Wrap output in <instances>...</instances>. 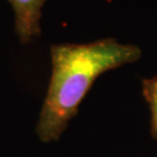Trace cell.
<instances>
[{
  "label": "cell",
  "mask_w": 157,
  "mask_h": 157,
  "mask_svg": "<svg viewBox=\"0 0 157 157\" xmlns=\"http://www.w3.org/2000/svg\"><path fill=\"white\" fill-rule=\"evenodd\" d=\"M50 55V82L36 124V134L44 143L61 139L99 76L139 61L142 51L107 37L84 44H52Z\"/></svg>",
  "instance_id": "6da1fadb"
},
{
  "label": "cell",
  "mask_w": 157,
  "mask_h": 157,
  "mask_svg": "<svg viewBox=\"0 0 157 157\" xmlns=\"http://www.w3.org/2000/svg\"><path fill=\"white\" fill-rule=\"evenodd\" d=\"M15 15V32L20 42L27 44L41 36L42 7L48 0H8Z\"/></svg>",
  "instance_id": "7a4b0ae2"
},
{
  "label": "cell",
  "mask_w": 157,
  "mask_h": 157,
  "mask_svg": "<svg viewBox=\"0 0 157 157\" xmlns=\"http://www.w3.org/2000/svg\"><path fill=\"white\" fill-rule=\"evenodd\" d=\"M142 94L150 109V132L157 141V75L142 80Z\"/></svg>",
  "instance_id": "3957f363"
}]
</instances>
